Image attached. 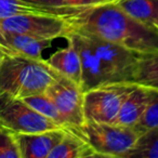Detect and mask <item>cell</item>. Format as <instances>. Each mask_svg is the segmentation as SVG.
<instances>
[{"instance_id":"obj_1","label":"cell","mask_w":158,"mask_h":158,"mask_svg":"<svg viewBox=\"0 0 158 158\" xmlns=\"http://www.w3.org/2000/svg\"><path fill=\"white\" fill-rule=\"evenodd\" d=\"M73 31L97 36L138 54L158 52V29L134 20L115 2L87 8L69 16Z\"/></svg>"},{"instance_id":"obj_2","label":"cell","mask_w":158,"mask_h":158,"mask_svg":"<svg viewBox=\"0 0 158 158\" xmlns=\"http://www.w3.org/2000/svg\"><path fill=\"white\" fill-rule=\"evenodd\" d=\"M68 38L81 59V89L120 82H133V73L141 54L97 36L72 31Z\"/></svg>"},{"instance_id":"obj_3","label":"cell","mask_w":158,"mask_h":158,"mask_svg":"<svg viewBox=\"0 0 158 158\" xmlns=\"http://www.w3.org/2000/svg\"><path fill=\"white\" fill-rule=\"evenodd\" d=\"M61 76L44 59L9 54L0 64V95L23 100L47 91Z\"/></svg>"},{"instance_id":"obj_4","label":"cell","mask_w":158,"mask_h":158,"mask_svg":"<svg viewBox=\"0 0 158 158\" xmlns=\"http://www.w3.org/2000/svg\"><path fill=\"white\" fill-rule=\"evenodd\" d=\"M70 128L88 141L98 156L104 157L127 158L140 135L134 128L99 121H85L81 127Z\"/></svg>"},{"instance_id":"obj_5","label":"cell","mask_w":158,"mask_h":158,"mask_svg":"<svg viewBox=\"0 0 158 158\" xmlns=\"http://www.w3.org/2000/svg\"><path fill=\"white\" fill-rule=\"evenodd\" d=\"M134 86L133 82H120L86 91L84 95L85 120L114 123L123 100Z\"/></svg>"},{"instance_id":"obj_6","label":"cell","mask_w":158,"mask_h":158,"mask_svg":"<svg viewBox=\"0 0 158 158\" xmlns=\"http://www.w3.org/2000/svg\"><path fill=\"white\" fill-rule=\"evenodd\" d=\"M0 126L14 133H36L64 128L38 113L23 100L9 95H0Z\"/></svg>"},{"instance_id":"obj_7","label":"cell","mask_w":158,"mask_h":158,"mask_svg":"<svg viewBox=\"0 0 158 158\" xmlns=\"http://www.w3.org/2000/svg\"><path fill=\"white\" fill-rule=\"evenodd\" d=\"M0 29L46 39H56L72 33L69 18L49 15H15L0 19Z\"/></svg>"},{"instance_id":"obj_8","label":"cell","mask_w":158,"mask_h":158,"mask_svg":"<svg viewBox=\"0 0 158 158\" xmlns=\"http://www.w3.org/2000/svg\"><path fill=\"white\" fill-rule=\"evenodd\" d=\"M47 93L54 102L66 127L84 125L85 92L79 85L62 75L49 87Z\"/></svg>"},{"instance_id":"obj_9","label":"cell","mask_w":158,"mask_h":158,"mask_svg":"<svg viewBox=\"0 0 158 158\" xmlns=\"http://www.w3.org/2000/svg\"><path fill=\"white\" fill-rule=\"evenodd\" d=\"M66 128L36 133H15L22 158H48L62 140Z\"/></svg>"},{"instance_id":"obj_10","label":"cell","mask_w":158,"mask_h":158,"mask_svg":"<svg viewBox=\"0 0 158 158\" xmlns=\"http://www.w3.org/2000/svg\"><path fill=\"white\" fill-rule=\"evenodd\" d=\"M52 41L53 39L9 33L0 29V44L10 55H23L31 59L42 60V52L51 46Z\"/></svg>"},{"instance_id":"obj_11","label":"cell","mask_w":158,"mask_h":158,"mask_svg":"<svg viewBox=\"0 0 158 158\" xmlns=\"http://www.w3.org/2000/svg\"><path fill=\"white\" fill-rule=\"evenodd\" d=\"M87 8H56L24 0H0V19L15 15H49L69 18Z\"/></svg>"},{"instance_id":"obj_12","label":"cell","mask_w":158,"mask_h":158,"mask_svg":"<svg viewBox=\"0 0 158 158\" xmlns=\"http://www.w3.org/2000/svg\"><path fill=\"white\" fill-rule=\"evenodd\" d=\"M65 39L67 40V46L57 50L46 61L59 74L72 79L81 87V59L74 44L68 38Z\"/></svg>"},{"instance_id":"obj_13","label":"cell","mask_w":158,"mask_h":158,"mask_svg":"<svg viewBox=\"0 0 158 158\" xmlns=\"http://www.w3.org/2000/svg\"><path fill=\"white\" fill-rule=\"evenodd\" d=\"M148 102V89L135 85L123 100L115 125L134 128L142 117Z\"/></svg>"},{"instance_id":"obj_14","label":"cell","mask_w":158,"mask_h":158,"mask_svg":"<svg viewBox=\"0 0 158 158\" xmlns=\"http://www.w3.org/2000/svg\"><path fill=\"white\" fill-rule=\"evenodd\" d=\"M97 153L88 141L73 128L66 127L62 140L54 146L48 158H88Z\"/></svg>"},{"instance_id":"obj_15","label":"cell","mask_w":158,"mask_h":158,"mask_svg":"<svg viewBox=\"0 0 158 158\" xmlns=\"http://www.w3.org/2000/svg\"><path fill=\"white\" fill-rule=\"evenodd\" d=\"M115 5L134 20L158 29V0H117Z\"/></svg>"},{"instance_id":"obj_16","label":"cell","mask_w":158,"mask_h":158,"mask_svg":"<svg viewBox=\"0 0 158 158\" xmlns=\"http://www.w3.org/2000/svg\"><path fill=\"white\" fill-rule=\"evenodd\" d=\"M133 84L158 89V52L139 56L133 73Z\"/></svg>"},{"instance_id":"obj_17","label":"cell","mask_w":158,"mask_h":158,"mask_svg":"<svg viewBox=\"0 0 158 158\" xmlns=\"http://www.w3.org/2000/svg\"><path fill=\"white\" fill-rule=\"evenodd\" d=\"M23 101L26 102L31 107H33L38 113L46 116L47 118L51 119V120L55 121L57 125L66 128V125L64 123L63 118H62L61 114L57 110L54 102L52 101V99L47 93V91L27 97L25 99H23Z\"/></svg>"},{"instance_id":"obj_18","label":"cell","mask_w":158,"mask_h":158,"mask_svg":"<svg viewBox=\"0 0 158 158\" xmlns=\"http://www.w3.org/2000/svg\"><path fill=\"white\" fill-rule=\"evenodd\" d=\"M158 158V128L140 134L127 158Z\"/></svg>"},{"instance_id":"obj_19","label":"cell","mask_w":158,"mask_h":158,"mask_svg":"<svg viewBox=\"0 0 158 158\" xmlns=\"http://www.w3.org/2000/svg\"><path fill=\"white\" fill-rule=\"evenodd\" d=\"M156 128H158V89H148V102L134 130L142 134Z\"/></svg>"},{"instance_id":"obj_20","label":"cell","mask_w":158,"mask_h":158,"mask_svg":"<svg viewBox=\"0 0 158 158\" xmlns=\"http://www.w3.org/2000/svg\"><path fill=\"white\" fill-rule=\"evenodd\" d=\"M0 158H22L13 131L0 126Z\"/></svg>"},{"instance_id":"obj_21","label":"cell","mask_w":158,"mask_h":158,"mask_svg":"<svg viewBox=\"0 0 158 158\" xmlns=\"http://www.w3.org/2000/svg\"><path fill=\"white\" fill-rule=\"evenodd\" d=\"M65 2L70 7L76 8H91L101 6L104 3L112 2V0H65Z\"/></svg>"},{"instance_id":"obj_22","label":"cell","mask_w":158,"mask_h":158,"mask_svg":"<svg viewBox=\"0 0 158 158\" xmlns=\"http://www.w3.org/2000/svg\"><path fill=\"white\" fill-rule=\"evenodd\" d=\"M27 2L37 3L41 6H49V7H56V8H76L70 7L65 2V0H24Z\"/></svg>"},{"instance_id":"obj_23","label":"cell","mask_w":158,"mask_h":158,"mask_svg":"<svg viewBox=\"0 0 158 158\" xmlns=\"http://www.w3.org/2000/svg\"><path fill=\"white\" fill-rule=\"evenodd\" d=\"M7 55H9L7 52V50H6V49L0 44V64H1V62L3 61V59H5Z\"/></svg>"},{"instance_id":"obj_24","label":"cell","mask_w":158,"mask_h":158,"mask_svg":"<svg viewBox=\"0 0 158 158\" xmlns=\"http://www.w3.org/2000/svg\"><path fill=\"white\" fill-rule=\"evenodd\" d=\"M115 1H117V0H112V2H115Z\"/></svg>"}]
</instances>
